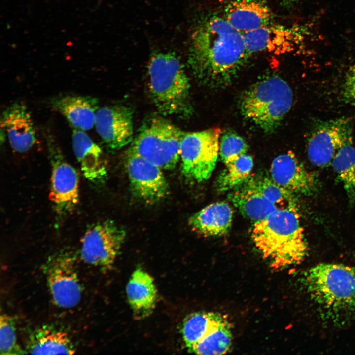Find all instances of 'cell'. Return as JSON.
I'll return each mask as SVG.
<instances>
[{
	"mask_svg": "<svg viewBox=\"0 0 355 355\" xmlns=\"http://www.w3.org/2000/svg\"><path fill=\"white\" fill-rule=\"evenodd\" d=\"M250 54L242 34L223 17H208L190 38L188 64L195 77L212 87L228 85Z\"/></svg>",
	"mask_w": 355,
	"mask_h": 355,
	"instance_id": "cell-1",
	"label": "cell"
},
{
	"mask_svg": "<svg viewBox=\"0 0 355 355\" xmlns=\"http://www.w3.org/2000/svg\"><path fill=\"white\" fill-rule=\"evenodd\" d=\"M251 237L262 256L276 270L297 264L307 254L308 246L295 207L278 209L254 222Z\"/></svg>",
	"mask_w": 355,
	"mask_h": 355,
	"instance_id": "cell-2",
	"label": "cell"
},
{
	"mask_svg": "<svg viewBox=\"0 0 355 355\" xmlns=\"http://www.w3.org/2000/svg\"><path fill=\"white\" fill-rule=\"evenodd\" d=\"M147 76L150 98L160 113L182 118L192 114L189 79L176 55L169 52L153 54L148 64Z\"/></svg>",
	"mask_w": 355,
	"mask_h": 355,
	"instance_id": "cell-3",
	"label": "cell"
},
{
	"mask_svg": "<svg viewBox=\"0 0 355 355\" xmlns=\"http://www.w3.org/2000/svg\"><path fill=\"white\" fill-rule=\"evenodd\" d=\"M304 283L312 300L331 315L355 310V267L319 264L306 272Z\"/></svg>",
	"mask_w": 355,
	"mask_h": 355,
	"instance_id": "cell-4",
	"label": "cell"
},
{
	"mask_svg": "<svg viewBox=\"0 0 355 355\" xmlns=\"http://www.w3.org/2000/svg\"><path fill=\"white\" fill-rule=\"evenodd\" d=\"M293 99L291 88L277 76L258 81L243 95L242 114L267 133L273 132L290 110Z\"/></svg>",
	"mask_w": 355,
	"mask_h": 355,
	"instance_id": "cell-5",
	"label": "cell"
},
{
	"mask_svg": "<svg viewBox=\"0 0 355 355\" xmlns=\"http://www.w3.org/2000/svg\"><path fill=\"white\" fill-rule=\"evenodd\" d=\"M185 134L165 118H151L142 126L130 150L162 169H172L180 158Z\"/></svg>",
	"mask_w": 355,
	"mask_h": 355,
	"instance_id": "cell-6",
	"label": "cell"
},
{
	"mask_svg": "<svg viewBox=\"0 0 355 355\" xmlns=\"http://www.w3.org/2000/svg\"><path fill=\"white\" fill-rule=\"evenodd\" d=\"M182 334L188 351L198 355H223L230 351L232 327L227 317L214 312H200L187 316Z\"/></svg>",
	"mask_w": 355,
	"mask_h": 355,
	"instance_id": "cell-7",
	"label": "cell"
},
{
	"mask_svg": "<svg viewBox=\"0 0 355 355\" xmlns=\"http://www.w3.org/2000/svg\"><path fill=\"white\" fill-rule=\"evenodd\" d=\"M220 134L219 128L185 133L180 156L182 173L187 179L200 182L210 177L218 158Z\"/></svg>",
	"mask_w": 355,
	"mask_h": 355,
	"instance_id": "cell-8",
	"label": "cell"
},
{
	"mask_svg": "<svg viewBox=\"0 0 355 355\" xmlns=\"http://www.w3.org/2000/svg\"><path fill=\"white\" fill-rule=\"evenodd\" d=\"M45 139L52 170L49 197L56 211L63 214L71 212L78 201L79 177L53 136L46 134Z\"/></svg>",
	"mask_w": 355,
	"mask_h": 355,
	"instance_id": "cell-9",
	"label": "cell"
},
{
	"mask_svg": "<svg viewBox=\"0 0 355 355\" xmlns=\"http://www.w3.org/2000/svg\"><path fill=\"white\" fill-rule=\"evenodd\" d=\"M352 120L340 118L319 121L309 134L307 151L310 162L314 166L325 167L331 165L338 151L352 142Z\"/></svg>",
	"mask_w": 355,
	"mask_h": 355,
	"instance_id": "cell-10",
	"label": "cell"
},
{
	"mask_svg": "<svg viewBox=\"0 0 355 355\" xmlns=\"http://www.w3.org/2000/svg\"><path fill=\"white\" fill-rule=\"evenodd\" d=\"M125 236V230L113 221L93 225L86 231L81 241L82 260L103 270L110 269Z\"/></svg>",
	"mask_w": 355,
	"mask_h": 355,
	"instance_id": "cell-11",
	"label": "cell"
},
{
	"mask_svg": "<svg viewBox=\"0 0 355 355\" xmlns=\"http://www.w3.org/2000/svg\"><path fill=\"white\" fill-rule=\"evenodd\" d=\"M126 168L132 191L142 200L153 204L168 194V183L158 166L129 150Z\"/></svg>",
	"mask_w": 355,
	"mask_h": 355,
	"instance_id": "cell-12",
	"label": "cell"
},
{
	"mask_svg": "<svg viewBox=\"0 0 355 355\" xmlns=\"http://www.w3.org/2000/svg\"><path fill=\"white\" fill-rule=\"evenodd\" d=\"M48 286L56 305L64 308L76 306L81 296V287L74 262L67 253L53 257L46 268Z\"/></svg>",
	"mask_w": 355,
	"mask_h": 355,
	"instance_id": "cell-13",
	"label": "cell"
},
{
	"mask_svg": "<svg viewBox=\"0 0 355 355\" xmlns=\"http://www.w3.org/2000/svg\"><path fill=\"white\" fill-rule=\"evenodd\" d=\"M95 127L109 150H119L133 141V113L128 107L117 105L99 108Z\"/></svg>",
	"mask_w": 355,
	"mask_h": 355,
	"instance_id": "cell-14",
	"label": "cell"
},
{
	"mask_svg": "<svg viewBox=\"0 0 355 355\" xmlns=\"http://www.w3.org/2000/svg\"><path fill=\"white\" fill-rule=\"evenodd\" d=\"M270 173L275 183L293 194L311 196L318 191L319 183L316 175L307 170L292 152L276 157Z\"/></svg>",
	"mask_w": 355,
	"mask_h": 355,
	"instance_id": "cell-15",
	"label": "cell"
},
{
	"mask_svg": "<svg viewBox=\"0 0 355 355\" xmlns=\"http://www.w3.org/2000/svg\"><path fill=\"white\" fill-rule=\"evenodd\" d=\"M0 128L7 136L12 148L18 153L28 151L37 142L31 115L22 103H14L4 110L1 115Z\"/></svg>",
	"mask_w": 355,
	"mask_h": 355,
	"instance_id": "cell-16",
	"label": "cell"
},
{
	"mask_svg": "<svg viewBox=\"0 0 355 355\" xmlns=\"http://www.w3.org/2000/svg\"><path fill=\"white\" fill-rule=\"evenodd\" d=\"M251 55L259 52L282 54L291 50L296 35L290 28L273 23L242 34Z\"/></svg>",
	"mask_w": 355,
	"mask_h": 355,
	"instance_id": "cell-17",
	"label": "cell"
},
{
	"mask_svg": "<svg viewBox=\"0 0 355 355\" xmlns=\"http://www.w3.org/2000/svg\"><path fill=\"white\" fill-rule=\"evenodd\" d=\"M224 18L242 34L273 23V14L262 0H233L225 7Z\"/></svg>",
	"mask_w": 355,
	"mask_h": 355,
	"instance_id": "cell-18",
	"label": "cell"
},
{
	"mask_svg": "<svg viewBox=\"0 0 355 355\" xmlns=\"http://www.w3.org/2000/svg\"><path fill=\"white\" fill-rule=\"evenodd\" d=\"M72 143L74 155L85 178L92 183L103 182L106 167L101 148L84 131L73 129Z\"/></svg>",
	"mask_w": 355,
	"mask_h": 355,
	"instance_id": "cell-19",
	"label": "cell"
},
{
	"mask_svg": "<svg viewBox=\"0 0 355 355\" xmlns=\"http://www.w3.org/2000/svg\"><path fill=\"white\" fill-rule=\"evenodd\" d=\"M98 101L90 96L70 95L52 99V107L63 115L74 129L86 131L95 125Z\"/></svg>",
	"mask_w": 355,
	"mask_h": 355,
	"instance_id": "cell-20",
	"label": "cell"
},
{
	"mask_svg": "<svg viewBox=\"0 0 355 355\" xmlns=\"http://www.w3.org/2000/svg\"><path fill=\"white\" fill-rule=\"evenodd\" d=\"M229 199L246 217L254 222L280 209L264 195L248 179L231 190Z\"/></svg>",
	"mask_w": 355,
	"mask_h": 355,
	"instance_id": "cell-21",
	"label": "cell"
},
{
	"mask_svg": "<svg viewBox=\"0 0 355 355\" xmlns=\"http://www.w3.org/2000/svg\"><path fill=\"white\" fill-rule=\"evenodd\" d=\"M126 293L136 318H145L153 312L157 290L153 278L145 271L141 268L134 271L127 284Z\"/></svg>",
	"mask_w": 355,
	"mask_h": 355,
	"instance_id": "cell-22",
	"label": "cell"
},
{
	"mask_svg": "<svg viewBox=\"0 0 355 355\" xmlns=\"http://www.w3.org/2000/svg\"><path fill=\"white\" fill-rule=\"evenodd\" d=\"M233 214L228 203L215 202L193 214L189 219V225L195 231L204 236H221L230 228Z\"/></svg>",
	"mask_w": 355,
	"mask_h": 355,
	"instance_id": "cell-23",
	"label": "cell"
},
{
	"mask_svg": "<svg viewBox=\"0 0 355 355\" xmlns=\"http://www.w3.org/2000/svg\"><path fill=\"white\" fill-rule=\"evenodd\" d=\"M27 353L33 355H72L74 346L66 332L47 326L34 331L27 346Z\"/></svg>",
	"mask_w": 355,
	"mask_h": 355,
	"instance_id": "cell-24",
	"label": "cell"
},
{
	"mask_svg": "<svg viewBox=\"0 0 355 355\" xmlns=\"http://www.w3.org/2000/svg\"><path fill=\"white\" fill-rule=\"evenodd\" d=\"M338 178L343 185L351 203L355 201V147L352 142L344 145L331 164Z\"/></svg>",
	"mask_w": 355,
	"mask_h": 355,
	"instance_id": "cell-25",
	"label": "cell"
},
{
	"mask_svg": "<svg viewBox=\"0 0 355 355\" xmlns=\"http://www.w3.org/2000/svg\"><path fill=\"white\" fill-rule=\"evenodd\" d=\"M253 167V158L246 154L226 164L216 181L217 190H232L241 185L249 178Z\"/></svg>",
	"mask_w": 355,
	"mask_h": 355,
	"instance_id": "cell-26",
	"label": "cell"
},
{
	"mask_svg": "<svg viewBox=\"0 0 355 355\" xmlns=\"http://www.w3.org/2000/svg\"><path fill=\"white\" fill-rule=\"evenodd\" d=\"M0 353L2 355L25 354L17 342L13 320L6 314L0 317Z\"/></svg>",
	"mask_w": 355,
	"mask_h": 355,
	"instance_id": "cell-27",
	"label": "cell"
},
{
	"mask_svg": "<svg viewBox=\"0 0 355 355\" xmlns=\"http://www.w3.org/2000/svg\"><path fill=\"white\" fill-rule=\"evenodd\" d=\"M247 150L248 145L245 140L235 133H227L220 139L219 154L225 165L246 154Z\"/></svg>",
	"mask_w": 355,
	"mask_h": 355,
	"instance_id": "cell-28",
	"label": "cell"
},
{
	"mask_svg": "<svg viewBox=\"0 0 355 355\" xmlns=\"http://www.w3.org/2000/svg\"><path fill=\"white\" fill-rule=\"evenodd\" d=\"M342 96L345 102L355 106V64L349 68L346 74Z\"/></svg>",
	"mask_w": 355,
	"mask_h": 355,
	"instance_id": "cell-29",
	"label": "cell"
}]
</instances>
